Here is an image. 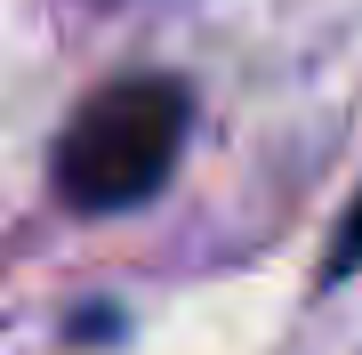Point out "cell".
<instances>
[{
	"label": "cell",
	"instance_id": "6da1fadb",
	"mask_svg": "<svg viewBox=\"0 0 362 355\" xmlns=\"http://www.w3.org/2000/svg\"><path fill=\"white\" fill-rule=\"evenodd\" d=\"M185 130H194V89L177 73H121L89 89L49 154L57 202L73 218H113L153 202L185 154Z\"/></svg>",
	"mask_w": 362,
	"mask_h": 355
},
{
	"label": "cell",
	"instance_id": "7a4b0ae2",
	"mask_svg": "<svg viewBox=\"0 0 362 355\" xmlns=\"http://www.w3.org/2000/svg\"><path fill=\"white\" fill-rule=\"evenodd\" d=\"M362 266V194H354V210L338 218V242H330V259H322V283H346Z\"/></svg>",
	"mask_w": 362,
	"mask_h": 355
}]
</instances>
